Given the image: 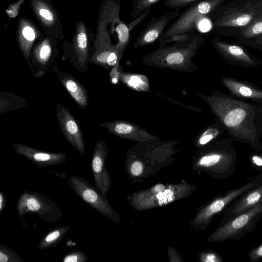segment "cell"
Wrapping results in <instances>:
<instances>
[{
    "label": "cell",
    "instance_id": "obj_1",
    "mask_svg": "<svg viewBox=\"0 0 262 262\" xmlns=\"http://www.w3.org/2000/svg\"><path fill=\"white\" fill-rule=\"evenodd\" d=\"M209 106L217 120L234 140L262 150V100L248 102L219 91L206 95L195 92Z\"/></svg>",
    "mask_w": 262,
    "mask_h": 262
},
{
    "label": "cell",
    "instance_id": "obj_2",
    "mask_svg": "<svg viewBox=\"0 0 262 262\" xmlns=\"http://www.w3.org/2000/svg\"><path fill=\"white\" fill-rule=\"evenodd\" d=\"M204 37L195 32L172 38L144 56V65L180 72H193L198 66L193 62L197 51L204 45Z\"/></svg>",
    "mask_w": 262,
    "mask_h": 262
},
{
    "label": "cell",
    "instance_id": "obj_3",
    "mask_svg": "<svg viewBox=\"0 0 262 262\" xmlns=\"http://www.w3.org/2000/svg\"><path fill=\"white\" fill-rule=\"evenodd\" d=\"M261 13L262 0H232L211 14V31L219 36L236 37Z\"/></svg>",
    "mask_w": 262,
    "mask_h": 262
},
{
    "label": "cell",
    "instance_id": "obj_4",
    "mask_svg": "<svg viewBox=\"0 0 262 262\" xmlns=\"http://www.w3.org/2000/svg\"><path fill=\"white\" fill-rule=\"evenodd\" d=\"M226 0H201L192 4L173 20L158 41L159 45L176 36L195 32L198 25L211 14Z\"/></svg>",
    "mask_w": 262,
    "mask_h": 262
},
{
    "label": "cell",
    "instance_id": "obj_5",
    "mask_svg": "<svg viewBox=\"0 0 262 262\" xmlns=\"http://www.w3.org/2000/svg\"><path fill=\"white\" fill-rule=\"evenodd\" d=\"M231 138L217 140L204 148L199 164L211 170L221 180L229 178L234 172L237 152L232 146Z\"/></svg>",
    "mask_w": 262,
    "mask_h": 262
},
{
    "label": "cell",
    "instance_id": "obj_6",
    "mask_svg": "<svg viewBox=\"0 0 262 262\" xmlns=\"http://www.w3.org/2000/svg\"><path fill=\"white\" fill-rule=\"evenodd\" d=\"M262 219V201L252 208L231 218L221 226L209 237V242H221L238 240L252 231Z\"/></svg>",
    "mask_w": 262,
    "mask_h": 262
},
{
    "label": "cell",
    "instance_id": "obj_7",
    "mask_svg": "<svg viewBox=\"0 0 262 262\" xmlns=\"http://www.w3.org/2000/svg\"><path fill=\"white\" fill-rule=\"evenodd\" d=\"M261 184L262 172L244 185L229 190L225 194L217 196L210 202L197 215L196 223L207 226L215 214L224 211L234 201Z\"/></svg>",
    "mask_w": 262,
    "mask_h": 262
},
{
    "label": "cell",
    "instance_id": "obj_8",
    "mask_svg": "<svg viewBox=\"0 0 262 262\" xmlns=\"http://www.w3.org/2000/svg\"><path fill=\"white\" fill-rule=\"evenodd\" d=\"M211 42L215 50L231 65L249 68H257L261 63L242 44L227 42L219 36L212 38Z\"/></svg>",
    "mask_w": 262,
    "mask_h": 262
},
{
    "label": "cell",
    "instance_id": "obj_9",
    "mask_svg": "<svg viewBox=\"0 0 262 262\" xmlns=\"http://www.w3.org/2000/svg\"><path fill=\"white\" fill-rule=\"evenodd\" d=\"M100 126L119 138L140 143L161 140L160 137L151 134L145 129L126 120L105 121Z\"/></svg>",
    "mask_w": 262,
    "mask_h": 262
},
{
    "label": "cell",
    "instance_id": "obj_10",
    "mask_svg": "<svg viewBox=\"0 0 262 262\" xmlns=\"http://www.w3.org/2000/svg\"><path fill=\"white\" fill-rule=\"evenodd\" d=\"M178 11L169 12L160 17H152L136 37L135 49L152 44L158 41L162 34L179 14Z\"/></svg>",
    "mask_w": 262,
    "mask_h": 262
},
{
    "label": "cell",
    "instance_id": "obj_11",
    "mask_svg": "<svg viewBox=\"0 0 262 262\" xmlns=\"http://www.w3.org/2000/svg\"><path fill=\"white\" fill-rule=\"evenodd\" d=\"M56 115L59 128L67 139L79 149L83 147V134L74 116L61 104L56 106Z\"/></svg>",
    "mask_w": 262,
    "mask_h": 262
},
{
    "label": "cell",
    "instance_id": "obj_12",
    "mask_svg": "<svg viewBox=\"0 0 262 262\" xmlns=\"http://www.w3.org/2000/svg\"><path fill=\"white\" fill-rule=\"evenodd\" d=\"M221 82L233 97L252 101L262 100V89L251 82L226 76Z\"/></svg>",
    "mask_w": 262,
    "mask_h": 262
},
{
    "label": "cell",
    "instance_id": "obj_13",
    "mask_svg": "<svg viewBox=\"0 0 262 262\" xmlns=\"http://www.w3.org/2000/svg\"><path fill=\"white\" fill-rule=\"evenodd\" d=\"M262 201V184L249 190L234 201L223 211L225 214L221 220V226L231 218L247 211Z\"/></svg>",
    "mask_w": 262,
    "mask_h": 262
},
{
    "label": "cell",
    "instance_id": "obj_14",
    "mask_svg": "<svg viewBox=\"0 0 262 262\" xmlns=\"http://www.w3.org/2000/svg\"><path fill=\"white\" fill-rule=\"evenodd\" d=\"M54 69L59 81L73 99L81 108H85L88 106L89 98L83 85L73 76L59 71L57 66H54Z\"/></svg>",
    "mask_w": 262,
    "mask_h": 262
},
{
    "label": "cell",
    "instance_id": "obj_15",
    "mask_svg": "<svg viewBox=\"0 0 262 262\" xmlns=\"http://www.w3.org/2000/svg\"><path fill=\"white\" fill-rule=\"evenodd\" d=\"M226 131L225 127L215 119L212 124L203 128L197 135L194 140L196 147H205L215 142Z\"/></svg>",
    "mask_w": 262,
    "mask_h": 262
},
{
    "label": "cell",
    "instance_id": "obj_16",
    "mask_svg": "<svg viewBox=\"0 0 262 262\" xmlns=\"http://www.w3.org/2000/svg\"><path fill=\"white\" fill-rule=\"evenodd\" d=\"M120 81L129 89L140 92H151L146 75L120 71Z\"/></svg>",
    "mask_w": 262,
    "mask_h": 262
},
{
    "label": "cell",
    "instance_id": "obj_17",
    "mask_svg": "<svg viewBox=\"0 0 262 262\" xmlns=\"http://www.w3.org/2000/svg\"><path fill=\"white\" fill-rule=\"evenodd\" d=\"M262 34V13L256 17L249 25L242 29L236 36L235 42L241 44L246 40Z\"/></svg>",
    "mask_w": 262,
    "mask_h": 262
},
{
    "label": "cell",
    "instance_id": "obj_18",
    "mask_svg": "<svg viewBox=\"0 0 262 262\" xmlns=\"http://www.w3.org/2000/svg\"><path fill=\"white\" fill-rule=\"evenodd\" d=\"M164 0H132L131 16L136 18L142 13L154 5Z\"/></svg>",
    "mask_w": 262,
    "mask_h": 262
},
{
    "label": "cell",
    "instance_id": "obj_19",
    "mask_svg": "<svg viewBox=\"0 0 262 262\" xmlns=\"http://www.w3.org/2000/svg\"><path fill=\"white\" fill-rule=\"evenodd\" d=\"M200 1L201 0H164V4L165 6L178 11Z\"/></svg>",
    "mask_w": 262,
    "mask_h": 262
},
{
    "label": "cell",
    "instance_id": "obj_20",
    "mask_svg": "<svg viewBox=\"0 0 262 262\" xmlns=\"http://www.w3.org/2000/svg\"><path fill=\"white\" fill-rule=\"evenodd\" d=\"M251 166L257 171L262 172V154L253 153L249 156Z\"/></svg>",
    "mask_w": 262,
    "mask_h": 262
},
{
    "label": "cell",
    "instance_id": "obj_21",
    "mask_svg": "<svg viewBox=\"0 0 262 262\" xmlns=\"http://www.w3.org/2000/svg\"><path fill=\"white\" fill-rule=\"evenodd\" d=\"M241 44L245 45L259 51H262V34L255 37L243 41Z\"/></svg>",
    "mask_w": 262,
    "mask_h": 262
},
{
    "label": "cell",
    "instance_id": "obj_22",
    "mask_svg": "<svg viewBox=\"0 0 262 262\" xmlns=\"http://www.w3.org/2000/svg\"><path fill=\"white\" fill-rule=\"evenodd\" d=\"M248 255L250 262H256L262 258V243L258 246L251 248Z\"/></svg>",
    "mask_w": 262,
    "mask_h": 262
},
{
    "label": "cell",
    "instance_id": "obj_23",
    "mask_svg": "<svg viewBox=\"0 0 262 262\" xmlns=\"http://www.w3.org/2000/svg\"><path fill=\"white\" fill-rule=\"evenodd\" d=\"M201 260L206 262H223V258L218 253L214 252H208L204 253Z\"/></svg>",
    "mask_w": 262,
    "mask_h": 262
},
{
    "label": "cell",
    "instance_id": "obj_24",
    "mask_svg": "<svg viewBox=\"0 0 262 262\" xmlns=\"http://www.w3.org/2000/svg\"><path fill=\"white\" fill-rule=\"evenodd\" d=\"M143 166L142 163L138 161H135L130 167L131 173L134 176H139L143 171Z\"/></svg>",
    "mask_w": 262,
    "mask_h": 262
},
{
    "label": "cell",
    "instance_id": "obj_25",
    "mask_svg": "<svg viewBox=\"0 0 262 262\" xmlns=\"http://www.w3.org/2000/svg\"><path fill=\"white\" fill-rule=\"evenodd\" d=\"M83 198L86 202L93 203L97 199V194L93 190L87 189L83 192Z\"/></svg>",
    "mask_w": 262,
    "mask_h": 262
},
{
    "label": "cell",
    "instance_id": "obj_26",
    "mask_svg": "<svg viewBox=\"0 0 262 262\" xmlns=\"http://www.w3.org/2000/svg\"><path fill=\"white\" fill-rule=\"evenodd\" d=\"M102 165V161L101 158L99 156H95L92 163L94 170L96 172H99L101 170Z\"/></svg>",
    "mask_w": 262,
    "mask_h": 262
},
{
    "label": "cell",
    "instance_id": "obj_27",
    "mask_svg": "<svg viewBox=\"0 0 262 262\" xmlns=\"http://www.w3.org/2000/svg\"><path fill=\"white\" fill-rule=\"evenodd\" d=\"M23 34L25 38L28 40L32 41L35 38L34 31L30 27H25L23 30Z\"/></svg>",
    "mask_w": 262,
    "mask_h": 262
},
{
    "label": "cell",
    "instance_id": "obj_28",
    "mask_svg": "<svg viewBox=\"0 0 262 262\" xmlns=\"http://www.w3.org/2000/svg\"><path fill=\"white\" fill-rule=\"evenodd\" d=\"M27 206L31 210L35 211L39 209L40 205L35 199L31 198L27 202Z\"/></svg>",
    "mask_w": 262,
    "mask_h": 262
},
{
    "label": "cell",
    "instance_id": "obj_29",
    "mask_svg": "<svg viewBox=\"0 0 262 262\" xmlns=\"http://www.w3.org/2000/svg\"><path fill=\"white\" fill-rule=\"evenodd\" d=\"M35 160L38 161H45L50 159L51 155L43 152H36L33 155Z\"/></svg>",
    "mask_w": 262,
    "mask_h": 262
},
{
    "label": "cell",
    "instance_id": "obj_30",
    "mask_svg": "<svg viewBox=\"0 0 262 262\" xmlns=\"http://www.w3.org/2000/svg\"><path fill=\"white\" fill-rule=\"evenodd\" d=\"M156 94L157 95H158V96H160L161 97H163L164 99H167L169 100V101L170 100L171 102H172L173 103H177V104L180 103L179 102H176L175 101H173V100H172L171 99L167 98H165L163 96H162L160 94H159V93H156ZM180 105H183L184 107H187V108H189V109H191V110H192L193 111H195V112H196L198 113H202V111L201 110H200V108H199L194 107V106H191V105H183L182 103H180Z\"/></svg>",
    "mask_w": 262,
    "mask_h": 262
},
{
    "label": "cell",
    "instance_id": "obj_31",
    "mask_svg": "<svg viewBox=\"0 0 262 262\" xmlns=\"http://www.w3.org/2000/svg\"><path fill=\"white\" fill-rule=\"evenodd\" d=\"M39 13L45 19L51 20L53 19V15L51 12L47 9H42L39 11Z\"/></svg>",
    "mask_w": 262,
    "mask_h": 262
},
{
    "label": "cell",
    "instance_id": "obj_32",
    "mask_svg": "<svg viewBox=\"0 0 262 262\" xmlns=\"http://www.w3.org/2000/svg\"><path fill=\"white\" fill-rule=\"evenodd\" d=\"M59 235V232L57 231H56L50 234H49L46 238V241L47 242H51L55 239H56Z\"/></svg>",
    "mask_w": 262,
    "mask_h": 262
},
{
    "label": "cell",
    "instance_id": "obj_33",
    "mask_svg": "<svg viewBox=\"0 0 262 262\" xmlns=\"http://www.w3.org/2000/svg\"><path fill=\"white\" fill-rule=\"evenodd\" d=\"M165 189V186L161 184L156 185L152 189L153 192L156 193H159L163 191Z\"/></svg>",
    "mask_w": 262,
    "mask_h": 262
},
{
    "label": "cell",
    "instance_id": "obj_34",
    "mask_svg": "<svg viewBox=\"0 0 262 262\" xmlns=\"http://www.w3.org/2000/svg\"><path fill=\"white\" fill-rule=\"evenodd\" d=\"M77 261V257L76 255H69L66 257L64 259L65 262H76Z\"/></svg>",
    "mask_w": 262,
    "mask_h": 262
},
{
    "label": "cell",
    "instance_id": "obj_35",
    "mask_svg": "<svg viewBox=\"0 0 262 262\" xmlns=\"http://www.w3.org/2000/svg\"><path fill=\"white\" fill-rule=\"evenodd\" d=\"M0 261L1 262H6L8 261L7 257L2 253H0Z\"/></svg>",
    "mask_w": 262,
    "mask_h": 262
},
{
    "label": "cell",
    "instance_id": "obj_36",
    "mask_svg": "<svg viewBox=\"0 0 262 262\" xmlns=\"http://www.w3.org/2000/svg\"><path fill=\"white\" fill-rule=\"evenodd\" d=\"M0 201H1L0 208H1V207H2V196L1 195L0 196Z\"/></svg>",
    "mask_w": 262,
    "mask_h": 262
}]
</instances>
